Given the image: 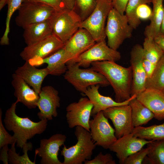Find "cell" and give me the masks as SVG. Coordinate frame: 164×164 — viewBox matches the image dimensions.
<instances>
[{"instance_id": "39", "label": "cell", "mask_w": 164, "mask_h": 164, "mask_svg": "<svg viewBox=\"0 0 164 164\" xmlns=\"http://www.w3.org/2000/svg\"><path fill=\"white\" fill-rule=\"evenodd\" d=\"M152 10L147 4H143L140 5L137 9L136 14L140 20L150 19L152 14Z\"/></svg>"}, {"instance_id": "17", "label": "cell", "mask_w": 164, "mask_h": 164, "mask_svg": "<svg viewBox=\"0 0 164 164\" xmlns=\"http://www.w3.org/2000/svg\"><path fill=\"white\" fill-rule=\"evenodd\" d=\"M63 134L57 133L48 139H43L40 141L39 147L35 151V155L41 158V164H63L58 159L60 147L66 139Z\"/></svg>"}, {"instance_id": "19", "label": "cell", "mask_w": 164, "mask_h": 164, "mask_svg": "<svg viewBox=\"0 0 164 164\" xmlns=\"http://www.w3.org/2000/svg\"><path fill=\"white\" fill-rule=\"evenodd\" d=\"M15 73L22 79L39 94L42 88L43 80L47 75H50L46 67L38 69L28 61H26L23 65L18 67Z\"/></svg>"}, {"instance_id": "21", "label": "cell", "mask_w": 164, "mask_h": 164, "mask_svg": "<svg viewBox=\"0 0 164 164\" xmlns=\"http://www.w3.org/2000/svg\"><path fill=\"white\" fill-rule=\"evenodd\" d=\"M137 99L148 108L159 121L164 120V93L160 91L146 89L137 95Z\"/></svg>"}, {"instance_id": "13", "label": "cell", "mask_w": 164, "mask_h": 164, "mask_svg": "<svg viewBox=\"0 0 164 164\" xmlns=\"http://www.w3.org/2000/svg\"><path fill=\"white\" fill-rule=\"evenodd\" d=\"M93 105L87 97H81L77 102H73L67 107L66 118L68 127H83L90 132L89 122Z\"/></svg>"}, {"instance_id": "16", "label": "cell", "mask_w": 164, "mask_h": 164, "mask_svg": "<svg viewBox=\"0 0 164 164\" xmlns=\"http://www.w3.org/2000/svg\"><path fill=\"white\" fill-rule=\"evenodd\" d=\"M39 96L37 104L39 110L37 113L39 118L50 120L56 117L57 109L60 105L58 91L51 86H46L42 88Z\"/></svg>"}, {"instance_id": "2", "label": "cell", "mask_w": 164, "mask_h": 164, "mask_svg": "<svg viewBox=\"0 0 164 164\" xmlns=\"http://www.w3.org/2000/svg\"><path fill=\"white\" fill-rule=\"evenodd\" d=\"M16 100L6 111L4 119L6 129L14 133L17 139L16 146L22 149L28 140L36 134L42 133L46 129L48 120H41L38 122L32 121L28 118H22L16 113Z\"/></svg>"}, {"instance_id": "26", "label": "cell", "mask_w": 164, "mask_h": 164, "mask_svg": "<svg viewBox=\"0 0 164 164\" xmlns=\"http://www.w3.org/2000/svg\"><path fill=\"white\" fill-rule=\"evenodd\" d=\"M129 104L131 108L132 120L134 127L146 124L154 118V114L136 97L132 99Z\"/></svg>"}, {"instance_id": "35", "label": "cell", "mask_w": 164, "mask_h": 164, "mask_svg": "<svg viewBox=\"0 0 164 164\" xmlns=\"http://www.w3.org/2000/svg\"><path fill=\"white\" fill-rule=\"evenodd\" d=\"M145 148H142L138 152L128 156L125 160L124 164H141L148 154L150 146L148 144Z\"/></svg>"}, {"instance_id": "9", "label": "cell", "mask_w": 164, "mask_h": 164, "mask_svg": "<svg viewBox=\"0 0 164 164\" xmlns=\"http://www.w3.org/2000/svg\"><path fill=\"white\" fill-rule=\"evenodd\" d=\"M64 43L52 34L44 39L27 46L20 53L22 59L32 64L62 48Z\"/></svg>"}, {"instance_id": "18", "label": "cell", "mask_w": 164, "mask_h": 164, "mask_svg": "<svg viewBox=\"0 0 164 164\" xmlns=\"http://www.w3.org/2000/svg\"><path fill=\"white\" fill-rule=\"evenodd\" d=\"M154 140H147L134 136L132 133L125 135L117 139L109 149L116 153L120 164H124L129 156L138 152L146 145Z\"/></svg>"}, {"instance_id": "30", "label": "cell", "mask_w": 164, "mask_h": 164, "mask_svg": "<svg viewBox=\"0 0 164 164\" xmlns=\"http://www.w3.org/2000/svg\"><path fill=\"white\" fill-rule=\"evenodd\" d=\"M146 89L162 91L164 89V54L156 64L151 76L147 80Z\"/></svg>"}, {"instance_id": "25", "label": "cell", "mask_w": 164, "mask_h": 164, "mask_svg": "<svg viewBox=\"0 0 164 164\" xmlns=\"http://www.w3.org/2000/svg\"><path fill=\"white\" fill-rule=\"evenodd\" d=\"M153 9L149 24L145 28L146 38L154 39L160 34L164 13V0H151Z\"/></svg>"}, {"instance_id": "6", "label": "cell", "mask_w": 164, "mask_h": 164, "mask_svg": "<svg viewBox=\"0 0 164 164\" xmlns=\"http://www.w3.org/2000/svg\"><path fill=\"white\" fill-rule=\"evenodd\" d=\"M52 34L64 43L80 28L82 22L74 9L57 11L50 20Z\"/></svg>"}, {"instance_id": "14", "label": "cell", "mask_w": 164, "mask_h": 164, "mask_svg": "<svg viewBox=\"0 0 164 164\" xmlns=\"http://www.w3.org/2000/svg\"><path fill=\"white\" fill-rule=\"evenodd\" d=\"M102 111L105 116L112 121L117 138L132 133L134 127L129 104L110 107Z\"/></svg>"}, {"instance_id": "44", "label": "cell", "mask_w": 164, "mask_h": 164, "mask_svg": "<svg viewBox=\"0 0 164 164\" xmlns=\"http://www.w3.org/2000/svg\"><path fill=\"white\" fill-rule=\"evenodd\" d=\"M164 35V13L162 18V19L161 25L160 34Z\"/></svg>"}, {"instance_id": "27", "label": "cell", "mask_w": 164, "mask_h": 164, "mask_svg": "<svg viewBox=\"0 0 164 164\" xmlns=\"http://www.w3.org/2000/svg\"><path fill=\"white\" fill-rule=\"evenodd\" d=\"M132 133L136 137L149 140L164 139V122L147 127H135Z\"/></svg>"}, {"instance_id": "7", "label": "cell", "mask_w": 164, "mask_h": 164, "mask_svg": "<svg viewBox=\"0 0 164 164\" xmlns=\"http://www.w3.org/2000/svg\"><path fill=\"white\" fill-rule=\"evenodd\" d=\"M15 22L23 29L30 25L50 20L57 11L52 7L36 2H24L18 10Z\"/></svg>"}, {"instance_id": "46", "label": "cell", "mask_w": 164, "mask_h": 164, "mask_svg": "<svg viewBox=\"0 0 164 164\" xmlns=\"http://www.w3.org/2000/svg\"><path fill=\"white\" fill-rule=\"evenodd\" d=\"M163 93H164V89L163 90V91H162Z\"/></svg>"}, {"instance_id": "41", "label": "cell", "mask_w": 164, "mask_h": 164, "mask_svg": "<svg viewBox=\"0 0 164 164\" xmlns=\"http://www.w3.org/2000/svg\"><path fill=\"white\" fill-rule=\"evenodd\" d=\"M1 150L0 155V160L2 161L4 164H7L8 161V145L3 146Z\"/></svg>"}, {"instance_id": "38", "label": "cell", "mask_w": 164, "mask_h": 164, "mask_svg": "<svg viewBox=\"0 0 164 164\" xmlns=\"http://www.w3.org/2000/svg\"><path fill=\"white\" fill-rule=\"evenodd\" d=\"M27 2L43 3L52 7L57 11H60L66 9L61 0H24L23 2Z\"/></svg>"}, {"instance_id": "1", "label": "cell", "mask_w": 164, "mask_h": 164, "mask_svg": "<svg viewBox=\"0 0 164 164\" xmlns=\"http://www.w3.org/2000/svg\"><path fill=\"white\" fill-rule=\"evenodd\" d=\"M91 65V69L107 80L114 90L116 101L121 102L131 97L132 73L130 66L124 67L110 61L95 62Z\"/></svg>"}, {"instance_id": "31", "label": "cell", "mask_w": 164, "mask_h": 164, "mask_svg": "<svg viewBox=\"0 0 164 164\" xmlns=\"http://www.w3.org/2000/svg\"><path fill=\"white\" fill-rule=\"evenodd\" d=\"M15 143L11 145V147L8 151V161L10 164H35V160L33 162L29 159L28 154L29 151H31L33 148L32 143L27 142L23 147V155H20L19 153L16 152L15 145Z\"/></svg>"}, {"instance_id": "45", "label": "cell", "mask_w": 164, "mask_h": 164, "mask_svg": "<svg viewBox=\"0 0 164 164\" xmlns=\"http://www.w3.org/2000/svg\"><path fill=\"white\" fill-rule=\"evenodd\" d=\"M8 2L9 0H0V10H1L6 4H8Z\"/></svg>"}, {"instance_id": "15", "label": "cell", "mask_w": 164, "mask_h": 164, "mask_svg": "<svg viewBox=\"0 0 164 164\" xmlns=\"http://www.w3.org/2000/svg\"><path fill=\"white\" fill-rule=\"evenodd\" d=\"M130 63L132 73L131 96L138 95L146 89V74L143 64L142 46L135 45L130 52Z\"/></svg>"}, {"instance_id": "4", "label": "cell", "mask_w": 164, "mask_h": 164, "mask_svg": "<svg viewBox=\"0 0 164 164\" xmlns=\"http://www.w3.org/2000/svg\"><path fill=\"white\" fill-rule=\"evenodd\" d=\"M133 29L125 15L121 14L112 8L108 15L105 27L108 45L117 50L125 40L131 37Z\"/></svg>"}, {"instance_id": "8", "label": "cell", "mask_w": 164, "mask_h": 164, "mask_svg": "<svg viewBox=\"0 0 164 164\" xmlns=\"http://www.w3.org/2000/svg\"><path fill=\"white\" fill-rule=\"evenodd\" d=\"M111 2L98 0L95 9L90 15L81 23L80 28L87 30L96 42L105 40V23L111 9Z\"/></svg>"}, {"instance_id": "23", "label": "cell", "mask_w": 164, "mask_h": 164, "mask_svg": "<svg viewBox=\"0 0 164 164\" xmlns=\"http://www.w3.org/2000/svg\"><path fill=\"white\" fill-rule=\"evenodd\" d=\"M23 29V36L27 46L37 42L52 34L50 20L29 25Z\"/></svg>"}, {"instance_id": "42", "label": "cell", "mask_w": 164, "mask_h": 164, "mask_svg": "<svg viewBox=\"0 0 164 164\" xmlns=\"http://www.w3.org/2000/svg\"><path fill=\"white\" fill-rule=\"evenodd\" d=\"M154 39L164 53V35L159 34Z\"/></svg>"}, {"instance_id": "28", "label": "cell", "mask_w": 164, "mask_h": 164, "mask_svg": "<svg viewBox=\"0 0 164 164\" xmlns=\"http://www.w3.org/2000/svg\"><path fill=\"white\" fill-rule=\"evenodd\" d=\"M143 61L155 67L164 54L154 39L145 38L142 46Z\"/></svg>"}, {"instance_id": "43", "label": "cell", "mask_w": 164, "mask_h": 164, "mask_svg": "<svg viewBox=\"0 0 164 164\" xmlns=\"http://www.w3.org/2000/svg\"><path fill=\"white\" fill-rule=\"evenodd\" d=\"M65 8L69 9H73L75 4V0H61Z\"/></svg>"}, {"instance_id": "22", "label": "cell", "mask_w": 164, "mask_h": 164, "mask_svg": "<svg viewBox=\"0 0 164 164\" xmlns=\"http://www.w3.org/2000/svg\"><path fill=\"white\" fill-rule=\"evenodd\" d=\"M99 88L98 85L91 86L88 87L84 93L93 106L91 116H93L98 112L110 107L128 104L130 101L136 97L137 96L134 95L128 100L121 102H118L109 97L101 94L99 92Z\"/></svg>"}, {"instance_id": "20", "label": "cell", "mask_w": 164, "mask_h": 164, "mask_svg": "<svg viewBox=\"0 0 164 164\" xmlns=\"http://www.w3.org/2000/svg\"><path fill=\"white\" fill-rule=\"evenodd\" d=\"M12 77L11 84L14 89V95L17 100L29 109L36 108L37 107L39 94L15 73Z\"/></svg>"}, {"instance_id": "47", "label": "cell", "mask_w": 164, "mask_h": 164, "mask_svg": "<svg viewBox=\"0 0 164 164\" xmlns=\"http://www.w3.org/2000/svg\"><path fill=\"white\" fill-rule=\"evenodd\" d=\"M109 0V1H111H111H112V0Z\"/></svg>"}, {"instance_id": "5", "label": "cell", "mask_w": 164, "mask_h": 164, "mask_svg": "<svg viewBox=\"0 0 164 164\" xmlns=\"http://www.w3.org/2000/svg\"><path fill=\"white\" fill-rule=\"evenodd\" d=\"M64 77L78 91L84 94L89 87L94 85L107 86L110 84L101 73L91 68L81 69L77 63L67 66Z\"/></svg>"}, {"instance_id": "34", "label": "cell", "mask_w": 164, "mask_h": 164, "mask_svg": "<svg viewBox=\"0 0 164 164\" xmlns=\"http://www.w3.org/2000/svg\"><path fill=\"white\" fill-rule=\"evenodd\" d=\"M98 0H75L73 9L80 17L82 21L87 19L96 7Z\"/></svg>"}, {"instance_id": "32", "label": "cell", "mask_w": 164, "mask_h": 164, "mask_svg": "<svg viewBox=\"0 0 164 164\" xmlns=\"http://www.w3.org/2000/svg\"><path fill=\"white\" fill-rule=\"evenodd\" d=\"M151 3V0H129L127 5L125 14L128 23L133 29H135L141 23L138 17L136 11L139 6L143 4Z\"/></svg>"}, {"instance_id": "40", "label": "cell", "mask_w": 164, "mask_h": 164, "mask_svg": "<svg viewBox=\"0 0 164 164\" xmlns=\"http://www.w3.org/2000/svg\"><path fill=\"white\" fill-rule=\"evenodd\" d=\"M129 0H112L113 8L122 15L124 14L127 3Z\"/></svg>"}, {"instance_id": "29", "label": "cell", "mask_w": 164, "mask_h": 164, "mask_svg": "<svg viewBox=\"0 0 164 164\" xmlns=\"http://www.w3.org/2000/svg\"><path fill=\"white\" fill-rule=\"evenodd\" d=\"M148 144L150 150L142 163L164 164V139L153 141Z\"/></svg>"}, {"instance_id": "3", "label": "cell", "mask_w": 164, "mask_h": 164, "mask_svg": "<svg viewBox=\"0 0 164 164\" xmlns=\"http://www.w3.org/2000/svg\"><path fill=\"white\" fill-rule=\"evenodd\" d=\"M74 134L77 140L76 144L69 148L64 145L61 151V155L64 158L63 164H82L91 159L97 146L90 132L83 127H76Z\"/></svg>"}, {"instance_id": "33", "label": "cell", "mask_w": 164, "mask_h": 164, "mask_svg": "<svg viewBox=\"0 0 164 164\" xmlns=\"http://www.w3.org/2000/svg\"><path fill=\"white\" fill-rule=\"evenodd\" d=\"M24 0H9L7 4L8 10L5 22V29L4 33L0 41L1 45H8L9 44L8 37L10 32V23L11 17L16 10H18L23 2Z\"/></svg>"}, {"instance_id": "11", "label": "cell", "mask_w": 164, "mask_h": 164, "mask_svg": "<svg viewBox=\"0 0 164 164\" xmlns=\"http://www.w3.org/2000/svg\"><path fill=\"white\" fill-rule=\"evenodd\" d=\"M121 57L120 52L110 47L104 40L96 42L70 64L77 63L80 67H87L94 62L104 61L115 62L119 60Z\"/></svg>"}, {"instance_id": "12", "label": "cell", "mask_w": 164, "mask_h": 164, "mask_svg": "<svg viewBox=\"0 0 164 164\" xmlns=\"http://www.w3.org/2000/svg\"><path fill=\"white\" fill-rule=\"evenodd\" d=\"M96 43L92 36L87 30L80 28L64 43V60L67 66L72 63Z\"/></svg>"}, {"instance_id": "36", "label": "cell", "mask_w": 164, "mask_h": 164, "mask_svg": "<svg viewBox=\"0 0 164 164\" xmlns=\"http://www.w3.org/2000/svg\"><path fill=\"white\" fill-rule=\"evenodd\" d=\"M2 111L0 109V148L8 145L16 143L17 139L13 135H11L6 131L3 125L2 120Z\"/></svg>"}, {"instance_id": "10", "label": "cell", "mask_w": 164, "mask_h": 164, "mask_svg": "<svg viewBox=\"0 0 164 164\" xmlns=\"http://www.w3.org/2000/svg\"><path fill=\"white\" fill-rule=\"evenodd\" d=\"M93 116V118L89 122L92 139L96 145L105 149H109L117 139L115 129L111 126L102 111Z\"/></svg>"}, {"instance_id": "24", "label": "cell", "mask_w": 164, "mask_h": 164, "mask_svg": "<svg viewBox=\"0 0 164 164\" xmlns=\"http://www.w3.org/2000/svg\"><path fill=\"white\" fill-rule=\"evenodd\" d=\"M46 63L50 75L59 76L64 74L67 69L64 60V51L63 47L56 52L38 60L32 65L36 66Z\"/></svg>"}, {"instance_id": "37", "label": "cell", "mask_w": 164, "mask_h": 164, "mask_svg": "<svg viewBox=\"0 0 164 164\" xmlns=\"http://www.w3.org/2000/svg\"><path fill=\"white\" fill-rule=\"evenodd\" d=\"M84 164H115L112 155L110 153L104 155L100 152L94 159L87 160L84 162Z\"/></svg>"}]
</instances>
